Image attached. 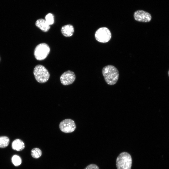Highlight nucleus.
Wrapping results in <instances>:
<instances>
[{
	"label": "nucleus",
	"mask_w": 169,
	"mask_h": 169,
	"mask_svg": "<svg viewBox=\"0 0 169 169\" xmlns=\"http://www.w3.org/2000/svg\"><path fill=\"white\" fill-rule=\"evenodd\" d=\"M12 149L17 151H20L25 148V145L23 142L21 140L17 139L13 142L12 144Z\"/></svg>",
	"instance_id": "obj_11"
},
{
	"label": "nucleus",
	"mask_w": 169,
	"mask_h": 169,
	"mask_svg": "<svg viewBox=\"0 0 169 169\" xmlns=\"http://www.w3.org/2000/svg\"><path fill=\"white\" fill-rule=\"evenodd\" d=\"M75 75L73 72L68 70L61 75L60 80L63 85H67L72 84L75 81Z\"/></svg>",
	"instance_id": "obj_7"
},
{
	"label": "nucleus",
	"mask_w": 169,
	"mask_h": 169,
	"mask_svg": "<svg viewBox=\"0 0 169 169\" xmlns=\"http://www.w3.org/2000/svg\"><path fill=\"white\" fill-rule=\"evenodd\" d=\"M134 19L136 21L144 23L150 22L152 18L151 14L143 10H138L134 13Z\"/></svg>",
	"instance_id": "obj_8"
},
{
	"label": "nucleus",
	"mask_w": 169,
	"mask_h": 169,
	"mask_svg": "<svg viewBox=\"0 0 169 169\" xmlns=\"http://www.w3.org/2000/svg\"><path fill=\"white\" fill-rule=\"evenodd\" d=\"M84 169H100V168L96 165L91 164L87 166Z\"/></svg>",
	"instance_id": "obj_16"
},
{
	"label": "nucleus",
	"mask_w": 169,
	"mask_h": 169,
	"mask_svg": "<svg viewBox=\"0 0 169 169\" xmlns=\"http://www.w3.org/2000/svg\"><path fill=\"white\" fill-rule=\"evenodd\" d=\"M61 31L62 34L65 37L72 36L74 32V28L73 25L69 24L62 27Z\"/></svg>",
	"instance_id": "obj_10"
},
{
	"label": "nucleus",
	"mask_w": 169,
	"mask_h": 169,
	"mask_svg": "<svg viewBox=\"0 0 169 169\" xmlns=\"http://www.w3.org/2000/svg\"><path fill=\"white\" fill-rule=\"evenodd\" d=\"M33 74L36 80L40 83H44L49 80L50 74L48 70L43 65L38 64L34 68Z\"/></svg>",
	"instance_id": "obj_3"
},
{
	"label": "nucleus",
	"mask_w": 169,
	"mask_h": 169,
	"mask_svg": "<svg viewBox=\"0 0 169 169\" xmlns=\"http://www.w3.org/2000/svg\"><path fill=\"white\" fill-rule=\"evenodd\" d=\"M102 73L105 82L108 85H114L118 80L119 71L113 65H109L104 67L102 69Z\"/></svg>",
	"instance_id": "obj_1"
},
{
	"label": "nucleus",
	"mask_w": 169,
	"mask_h": 169,
	"mask_svg": "<svg viewBox=\"0 0 169 169\" xmlns=\"http://www.w3.org/2000/svg\"><path fill=\"white\" fill-rule=\"evenodd\" d=\"M95 37L98 42L106 43L110 40L111 38V33L110 30L105 27L98 29L95 33Z\"/></svg>",
	"instance_id": "obj_5"
},
{
	"label": "nucleus",
	"mask_w": 169,
	"mask_h": 169,
	"mask_svg": "<svg viewBox=\"0 0 169 169\" xmlns=\"http://www.w3.org/2000/svg\"><path fill=\"white\" fill-rule=\"evenodd\" d=\"M76 128L74 121L70 119H67L62 121L59 124L60 130L65 133L73 132Z\"/></svg>",
	"instance_id": "obj_6"
},
{
	"label": "nucleus",
	"mask_w": 169,
	"mask_h": 169,
	"mask_svg": "<svg viewBox=\"0 0 169 169\" xmlns=\"http://www.w3.org/2000/svg\"><path fill=\"white\" fill-rule=\"evenodd\" d=\"M41 150L38 148H34L31 151V155L35 159L39 158L42 155Z\"/></svg>",
	"instance_id": "obj_13"
},
{
	"label": "nucleus",
	"mask_w": 169,
	"mask_h": 169,
	"mask_svg": "<svg viewBox=\"0 0 169 169\" xmlns=\"http://www.w3.org/2000/svg\"><path fill=\"white\" fill-rule=\"evenodd\" d=\"M9 138L6 136H0V148H4L7 147L9 143Z\"/></svg>",
	"instance_id": "obj_12"
},
{
	"label": "nucleus",
	"mask_w": 169,
	"mask_h": 169,
	"mask_svg": "<svg viewBox=\"0 0 169 169\" xmlns=\"http://www.w3.org/2000/svg\"><path fill=\"white\" fill-rule=\"evenodd\" d=\"M132 159L130 154L126 152L121 153L117 156L116 161L117 169H131Z\"/></svg>",
	"instance_id": "obj_2"
},
{
	"label": "nucleus",
	"mask_w": 169,
	"mask_h": 169,
	"mask_svg": "<svg viewBox=\"0 0 169 169\" xmlns=\"http://www.w3.org/2000/svg\"><path fill=\"white\" fill-rule=\"evenodd\" d=\"M45 20L49 25L53 24L54 23V16L51 13H49L45 17Z\"/></svg>",
	"instance_id": "obj_15"
},
{
	"label": "nucleus",
	"mask_w": 169,
	"mask_h": 169,
	"mask_svg": "<svg viewBox=\"0 0 169 169\" xmlns=\"http://www.w3.org/2000/svg\"><path fill=\"white\" fill-rule=\"evenodd\" d=\"M168 76L169 77V70L168 71Z\"/></svg>",
	"instance_id": "obj_17"
},
{
	"label": "nucleus",
	"mask_w": 169,
	"mask_h": 169,
	"mask_svg": "<svg viewBox=\"0 0 169 169\" xmlns=\"http://www.w3.org/2000/svg\"><path fill=\"white\" fill-rule=\"evenodd\" d=\"M11 160L13 164L16 166H19L22 163L21 157L17 155H14L12 156Z\"/></svg>",
	"instance_id": "obj_14"
},
{
	"label": "nucleus",
	"mask_w": 169,
	"mask_h": 169,
	"mask_svg": "<svg viewBox=\"0 0 169 169\" xmlns=\"http://www.w3.org/2000/svg\"><path fill=\"white\" fill-rule=\"evenodd\" d=\"M50 51L49 46L45 43L38 44L35 48L34 55L35 58L38 60H42L47 57Z\"/></svg>",
	"instance_id": "obj_4"
},
{
	"label": "nucleus",
	"mask_w": 169,
	"mask_h": 169,
	"mask_svg": "<svg viewBox=\"0 0 169 169\" xmlns=\"http://www.w3.org/2000/svg\"><path fill=\"white\" fill-rule=\"evenodd\" d=\"M35 25L44 32H48L50 28V25L42 18L38 19L36 22Z\"/></svg>",
	"instance_id": "obj_9"
}]
</instances>
